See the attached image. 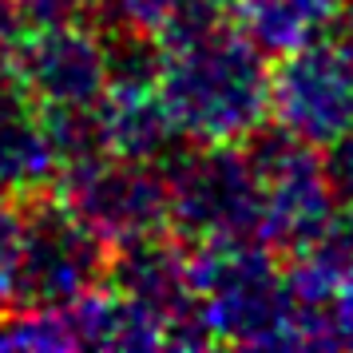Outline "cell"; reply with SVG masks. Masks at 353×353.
<instances>
[{"instance_id": "obj_2", "label": "cell", "mask_w": 353, "mask_h": 353, "mask_svg": "<svg viewBox=\"0 0 353 353\" xmlns=\"http://www.w3.org/2000/svg\"><path fill=\"white\" fill-rule=\"evenodd\" d=\"M191 286L214 341L298 350V314L286 274L258 242H203L191 254Z\"/></svg>"}, {"instance_id": "obj_8", "label": "cell", "mask_w": 353, "mask_h": 353, "mask_svg": "<svg viewBox=\"0 0 353 353\" xmlns=\"http://www.w3.org/2000/svg\"><path fill=\"white\" fill-rule=\"evenodd\" d=\"M8 76L32 108H96L108 92V52L96 24L32 28L12 44Z\"/></svg>"}, {"instance_id": "obj_6", "label": "cell", "mask_w": 353, "mask_h": 353, "mask_svg": "<svg viewBox=\"0 0 353 353\" xmlns=\"http://www.w3.org/2000/svg\"><path fill=\"white\" fill-rule=\"evenodd\" d=\"M56 191L99 239H108V246L171 230L167 175L159 163L99 151L80 163H68L56 175Z\"/></svg>"}, {"instance_id": "obj_16", "label": "cell", "mask_w": 353, "mask_h": 353, "mask_svg": "<svg viewBox=\"0 0 353 353\" xmlns=\"http://www.w3.org/2000/svg\"><path fill=\"white\" fill-rule=\"evenodd\" d=\"M330 318H334L337 345H353V266L337 278L334 302H330Z\"/></svg>"}, {"instance_id": "obj_14", "label": "cell", "mask_w": 353, "mask_h": 353, "mask_svg": "<svg viewBox=\"0 0 353 353\" xmlns=\"http://www.w3.org/2000/svg\"><path fill=\"white\" fill-rule=\"evenodd\" d=\"M20 32L32 28H56V24H80L92 12V0H12Z\"/></svg>"}, {"instance_id": "obj_10", "label": "cell", "mask_w": 353, "mask_h": 353, "mask_svg": "<svg viewBox=\"0 0 353 353\" xmlns=\"http://www.w3.org/2000/svg\"><path fill=\"white\" fill-rule=\"evenodd\" d=\"M96 112H99V128H103V147L115 151V155L163 167L187 143L159 92V80L108 83Z\"/></svg>"}, {"instance_id": "obj_9", "label": "cell", "mask_w": 353, "mask_h": 353, "mask_svg": "<svg viewBox=\"0 0 353 353\" xmlns=\"http://www.w3.org/2000/svg\"><path fill=\"white\" fill-rule=\"evenodd\" d=\"M103 286L155 310L163 321L199 302V294L191 286V254L175 230H159V234L112 246V266H108Z\"/></svg>"}, {"instance_id": "obj_12", "label": "cell", "mask_w": 353, "mask_h": 353, "mask_svg": "<svg viewBox=\"0 0 353 353\" xmlns=\"http://www.w3.org/2000/svg\"><path fill=\"white\" fill-rule=\"evenodd\" d=\"M337 12V0H230V20L274 56L321 40V32L334 28Z\"/></svg>"}, {"instance_id": "obj_1", "label": "cell", "mask_w": 353, "mask_h": 353, "mask_svg": "<svg viewBox=\"0 0 353 353\" xmlns=\"http://www.w3.org/2000/svg\"><path fill=\"white\" fill-rule=\"evenodd\" d=\"M266 52L226 17L163 48L159 92L187 143H239L270 115Z\"/></svg>"}, {"instance_id": "obj_5", "label": "cell", "mask_w": 353, "mask_h": 353, "mask_svg": "<svg viewBox=\"0 0 353 353\" xmlns=\"http://www.w3.org/2000/svg\"><path fill=\"white\" fill-rule=\"evenodd\" d=\"M242 151L258 179V239L266 246L302 254L334 214V191L325 183L321 159L310 143L294 139L282 128L250 131Z\"/></svg>"}, {"instance_id": "obj_17", "label": "cell", "mask_w": 353, "mask_h": 353, "mask_svg": "<svg viewBox=\"0 0 353 353\" xmlns=\"http://www.w3.org/2000/svg\"><path fill=\"white\" fill-rule=\"evenodd\" d=\"M334 44H341V48L353 56V4L337 12V20H334Z\"/></svg>"}, {"instance_id": "obj_13", "label": "cell", "mask_w": 353, "mask_h": 353, "mask_svg": "<svg viewBox=\"0 0 353 353\" xmlns=\"http://www.w3.org/2000/svg\"><path fill=\"white\" fill-rule=\"evenodd\" d=\"M0 350H76L68 310H36V305H4L0 314Z\"/></svg>"}, {"instance_id": "obj_11", "label": "cell", "mask_w": 353, "mask_h": 353, "mask_svg": "<svg viewBox=\"0 0 353 353\" xmlns=\"http://www.w3.org/2000/svg\"><path fill=\"white\" fill-rule=\"evenodd\" d=\"M68 321L76 350H163V330H167V321L155 310L115 294L112 286H99L83 294L80 302H72Z\"/></svg>"}, {"instance_id": "obj_3", "label": "cell", "mask_w": 353, "mask_h": 353, "mask_svg": "<svg viewBox=\"0 0 353 353\" xmlns=\"http://www.w3.org/2000/svg\"><path fill=\"white\" fill-rule=\"evenodd\" d=\"M112 246L52 187L20 194V246L4 305L68 310L108 282Z\"/></svg>"}, {"instance_id": "obj_15", "label": "cell", "mask_w": 353, "mask_h": 353, "mask_svg": "<svg viewBox=\"0 0 353 353\" xmlns=\"http://www.w3.org/2000/svg\"><path fill=\"white\" fill-rule=\"evenodd\" d=\"M321 171H325V183H330L337 203L353 207V128H345L334 143H325Z\"/></svg>"}, {"instance_id": "obj_4", "label": "cell", "mask_w": 353, "mask_h": 353, "mask_svg": "<svg viewBox=\"0 0 353 353\" xmlns=\"http://www.w3.org/2000/svg\"><path fill=\"white\" fill-rule=\"evenodd\" d=\"M167 219L183 242H258V179L234 143H183L163 163Z\"/></svg>"}, {"instance_id": "obj_7", "label": "cell", "mask_w": 353, "mask_h": 353, "mask_svg": "<svg viewBox=\"0 0 353 353\" xmlns=\"http://www.w3.org/2000/svg\"><path fill=\"white\" fill-rule=\"evenodd\" d=\"M270 115L310 147L334 143L353 128V56L341 44H305L270 72Z\"/></svg>"}]
</instances>
